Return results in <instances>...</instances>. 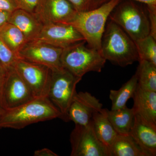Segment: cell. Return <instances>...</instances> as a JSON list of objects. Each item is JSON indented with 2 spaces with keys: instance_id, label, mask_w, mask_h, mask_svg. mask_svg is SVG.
<instances>
[{
  "instance_id": "9c48e42d",
  "label": "cell",
  "mask_w": 156,
  "mask_h": 156,
  "mask_svg": "<svg viewBox=\"0 0 156 156\" xmlns=\"http://www.w3.org/2000/svg\"><path fill=\"white\" fill-rule=\"evenodd\" d=\"M63 49L40 40L27 42L20 51V58L42 65L51 70L60 69L61 56Z\"/></svg>"
},
{
  "instance_id": "83f0119b",
  "label": "cell",
  "mask_w": 156,
  "mask_h": 156,
  "mask_svg": "<svg viewBox=\"0 0 156 156\" xmlns=\"http://www.w3.org/2000/svg\"><path fill=\"white\" fill-rule=\"evenodd\" d=\"M17 9L14 0H0V10L11 13Z\"/></svg>"
},
{
  "instance_id": "5b68a950",
  "label": "cell",
  "mask_w": 156,
  "mask_h": 156,
  "mask_svg": "<svg viewBox=\"0 0 156 156\" xmlns=\"http://www.w3.org/2000/svg\"><path fill=\"white\" fill-rule=\"evenodd\" d=\"M120 2L110 14V20L119 26L134 41L150 35L147 11L131 0Z\"/></svg>"
},
{
  "instance_id": "1f68e13d",
  "label": "cell",
  "mask_w": 156,
  "mask_h": 156,
  "mask_svg": "<svg viewBox=\"0 0 156 156\" xmlns=\"http://www.w3.org/2000/svg\"><path fill=\"white\" fill-rule=\"evenodd\" d=\"M145 4L147 8H156V0H131Z\"/></svg>"
},
{
  "instance_id": "44dd1931",
  "label": "cell",
  "mask_w": 156,
  "mask_h": 156,
  "mask_svg": "<svg viewBox=\"0 0 156 156\" xmlns=\"http://www.w3.org/2000/svg\"><path fill=\"white\" fill-rule=\"evenodd\" d=\"M0 38L18 57L20 51L27 42L22 32L9 22L0 28Z\"/></svg>"
},
{
  "instance_id": "9a60e30c",
  "label": "cell",
  "mask_w": 156,
  "mask_h": 156,
  "mask_svg": "<svg viewBox=\"0 0 156 156\" xmlns=\"http://www.w3.org/2000/svg\"><path fill=\"white\" fill-rule=\"evenodd\" d=\"M8 22L22 32L27 42L37 40L44 26L35 14L20 9L11 13Z\"/></svg>"
},
{
  "instance_id": "7402d4cb",
  "label": "cell",
  "mask_w": 156,
  "mask_h": 156,
  "mask_svg": "<svg viewBox=\"0 0 156 156\" xmlns=\"http://www.w3.org/2000/svg\"><path fill=\"white\" fill-rule=\"evenodd\" d=\"M136 70L138 86L148 91L156 92V65L152 62L140 60Z\"/></svg>"
},
{
  "instance_id": "6da1fadb",
  "label": "cell",
  "mask_w": 156,
  "mask_h": 156,
  "mask_svg": "<svg viewBox=\"0 0 156 156\" xmlns=\"http://www.w3.org/2000/svg\"><path fill=\"white\" fill-rule=\"evenodd\" d=\"M59 118L62 115L48 97L35 98L16 108L4 110L0 128L20 129L31 124Z\"/></svg>"
},
{
  "instance_id": "603a6c76",
  "label": "cell",
  "mask_w": 156,
  "mask_h": 156,
  "mask_svg": "<svg viewBox=\"0 0 156 156\" xmlns=\"http://www.w3.org/2000/svg\"><path fill=\"white\" fill-rule=\"evenodd\" d=\"M134 42L139 61L145 60L156 65V39L149 35Z\"/></svg>"
},
{
  "instance_id": "5bb4252c",
  "label": "cell",
  "mask_w": 156,
  "mask_h": 156,
  "mask_svg": "<svg viewBox=\"0 0 156 156\" xmlns=\"http://www.w3.org/2000/svg\"><path fill=\"white\" fill-rule=\"evenodd\" d=\"M129 134L147 156L156 155V124L135 115Z\"/></svg>"
},
{
  "instance_id": "cb8c5ba5",
  "label": "cell",
  "mask_w": 156,
  "mask_h": 156,
  "mask_svg": "<svg viewBox=\"0 0 156 156\" xmlns=\"http://www.w3.org/2000/svg\"><path fill=\"white\" fill-rule=\"evenodd\" d=\"M19 58L0 38V64L7 69L14 66Z\"/></svg>"
},
{
  "instance_id": "8fae6325",
  "label": "cell",
  "mask_w": 156,
  "mask_h": 156,
  "mask_svg": "<svg viewBox=\"0 0 156 156\" xmlns=\"http://www.w3.org/2000/svg\"><path fill=\"white\" fill-rule=\"evenodd\" d=\"M77 11L68 0H39L35 10L36 16L43 24H69Z\"/></svg>"
},
{
  "instance_id": "e0dca14e",
  "label": "cell",
  "mask_w": 156,
  "mask_h": 156,
  "mask_svg": "<svg viewBox=\"0 0 156 156\" xmlns=\"http://www.w3.org/2000/svg\"><path fill=\"white\" fill-rule=\"evenodd\" d=\"M91 123L97 138L108 148L118 134L108 118L106 109L102 108L93 115Z\"/></svg>"
},
{
  "instance_id": "4dcf8cb0",
  "label": "cell",
  "mask_w": 156,
  "mask_h": 156,
  "mask_svg": "<svg viewBox=\"0 0 156 156\" xmlns=\"http://www.w3.org/2000/svg\"><path fill=\"white\" fill-rule=\"evenodd\" d=\"M11 13L0 10V28L9 22Z\"/></svg>"
},
{
  "instance_id": "2e32d148",
  "label": "cell",
  "mask_w": 156,
  "mask_h": 156,
  "mask_svg": "<svg viewBox=\"0 0 156 156\" xmlns=\"http://www.w3.org/2000/svg\"><path fill=\"white\" fill-rule=\"evenodd\" d=\"M132 98L134 114L156 124V92L148 91L137 86Z\"/></svg>"
},
{
  "instance_id": "277c9868",
  "label": "cell",
  "mask_w": 156,
  "mask_h": 156,
  "mask_svg": "<svg viewBox=\"0 0 156 156\" xmlns=\"http://www.w3.org/2000/svg\"><path fill=\"white\" fill-rule=\"evenodd\" d=\"M86 44L81 42L63 49L61 56L62 67L82 78L90 72H101L106 61L99 51Z\"/></svg>"
},
{
  "instance_id": "d6986e66",
  "label": "cell",
  "mask_w": 156,
  "mask_h": 156,
  "mask_svg": "<svg viewBox=\"0 0 156 156\" xmlns=\"http://www.w3.org/2000/svg\"><path fill=\"white\" fill-rule=\"evenodd\" d=\"M106 113L108 120L118 134H129L135 115L133 108L126 106L111 110L106 109Z\"/></svg>"
},
{
  "instance_id": "7a4b0ae2",
  "label": "cell",
  "mask_w": 156,
  "mask_h": 156,
  "mask_svg": "<svg viewBox=\"0 0 156 156\" xmlns=\"http://www.w3.org/2000/svg\"><path fill=\"white\" fill-rule=\"evenodd\" d=\"M101 53L105 60L121 67L139 61L135 42L110 20L106 24L101 39Z\"/></svg>"
},
{
  "instance_id": "30bf717a",
  "label": "cell",
  "mask_w": 156,
  "mask_h": 156,
  "mask_svg": "<svg viewBox=\"0 0 156 156\" xmlns=\"http://www.w3.org/2000/svg\"><path fill=\"white\" fill-rule=\"evenodd\" d=\"M34 98L28 86L14 66L6 69L2 94V108L4 110L16 108Z\"/></svg>"
},
{
  "instance_id": "ba28073f",
  "label": "cell",
  "mask_w": 156,
  "mask_h": 156,
  "mask_svg": "<svg viewBox=\"0 0 156 156\" xmlns=\"http://www.w3.org/2000/svg\"><path fill=\"white\" fill-rule=\"evenodd\" d=\"M71 156H110L108 149L97 138L92 123L75 125L70 136Z\"/></svg>"
},
{
  "instance_id": "ac0fdd59",
  "label": "cell",
  "mask_w": 156,
  "mask_h": 156,
  "mask_svg": "<svg viewBox=\"0 0 156 156\" xmlns=\"http://www.w3.org/2000/svg\"><path fill=\"white\" fill-rule=\"evenodd\" d=\"M108 148L110 156H147L130 134H118Z\"/></svg>"
},
{
  "instance_id": "f1b7e54d",
  "label": "cell",
  "mask_w": 156,
  "mask_h": 156,
  "mask_svg": "<svg viewBox=\"0 0 156 156\" xmlns=\"http://www.w3.org/2000/svg\"><path fill=\"white\" fill-rule=\"evenodd\" d=\"M6 69L0 64V108H2V94L4 83L5 80Z\"/></svg>"
},
{
  "instance_id": "3957f363",
  "label": "cell",
  "mask_w": 156,
  "mask_h": 156,
  "mask_svg": "<svg viewBox=\"0 0 156 156\" xmlns=\"http://www.w3.org/2000/svg\"><path fill=\"white\" fill-rule=\"evenodd\" d=\"M122 0H109L89 11L77 12L69 24L82 35L87 45L101 53V39L109 16Z\"/></svg>"
},
{
  "instance_id": "836d02e7",
  "label": "cell",
  "mask_w": 156,
  "mask_h": 156,
  "mask_svg": "<svg viewBox=\"0 0 156 156\" xmlns=\"http://www.w3.org/2000/svg\"><path fill=\"white\" fill-rule=\"evenodd\" d=\"M4 110L3 109L0 108V120H1V118H2V115Z\"/></svg>"
},
{
  "instance_id": "ffe728a7",
  "label": "cell",
  "mask_w": 156,
  "mask_h": 156,
  "mask_svg": "<svg viewBox=\"0 0 156 156\" xmlns=\"http://www.w3.org/2000/svg\"><path fill=\"white\" fill-rule=\"evenodd\" d=\"M138 86L136 73L119 90H111L109 98L112 101L111 110L117 109L126 106L129 99L132 98Z\"/></svg>"
},
{
  "instance_id": "484cf974",
  "label": "cell",
  "mask_w": 156,
  "mask_h": 156,
  "mask_svg": "<svg viewBox=\"0 0 156 156\" xmlns=\"http://www.w3.org/2000/svg\"><path fill=\"white\" fill-rule=\"evenodd\" d=\"M17 9L34 13L39 0H14Z\"/></svg>"
},
{
  "instance_id": "52a82bcc",
  "label": "cell",
  "mask_w": 156,
  "mask_h": 156,
  "mask_svg": "<svg viewBox=\"0 0 156 156\" xmlns=\"http://www.w3.org/2000/svg\"><path fill=\"white\" fill-rule=\"evenodd\" d=\"M14 66L35 98L48 97L52 74L49 67L21 58Z\"/></svg>"
},
{
  "instance_id": "d4e9b609",
  "label": "cell",
  "mask_w": 156,
  "mask_h": 156,
  "mask_svg": "<svg viewBox=\"0 0 156 156\" xmlns=\"http://www.w3.org/2000/svg\"><path fill=\"white\" fill-rule=\"evenodd\" d=\"M77 12L89 11L95 8V0H68Z\"/></svg>"
},
{
  "instance_id": "d6a6232c",
  "label": "cell",
  "mask_w": 156,
  "mask_h": 156,
  "mask_svg": "<svg viewBox=\"0 0 156 156\" xmlns=\"http://www.w3.org/2000/svg\"><path fill=\"white\" fill-rule=\"evenodd\" d=\"M109 1V0H95V8L94 9L98 8Z\"/></svg>"
},
{
  "instance_id": "7c38bea8",
  "label": "cell",
  "mask_w": 156,
  "mask_h": 156,
  "mask_svg": "<svg viewBox=\"0 0 156 156\" xmlns=\"http://www.w3.org/2000/svg\"><path fill=\"white\" fill-rule=\"evenodd\" d=\"M37 40L62 49L85 41L83 37L72 25L61 23L44 24Z\"/></svg>"
},
{
  "instance_id": "8992f818",
  "label": "cell",
  "mask_w": 156,
  "mask_h": 156,
  "mask_svg": "<svg viewBox=\"0 0 156 156\" xmlns=\"http://www.w3.org/2000/svg\"><path fill=\"white\" fill-rule=\"evenodd\" d=\"M82 79L63 68L52 70L48 97L61 112L65 122H68V111L77 93V84Z\"/></svg>"
},
{
  "instance_id": "4fadbf2b",
  "label": "cell",
  "mask_w": 156,
  "mask_h": 156,
  "mask_svg": "<svg viewBox=\"0 0 156 156\" xmlns=\"http://www.w3.org/2000/svg\"><path fill=\"white\" fill-rule=\"evenodd\" d=\"M102 106L100 100L89 92H77L68 111V121H73L75 125L87 126Z\"/></svg>"
},
{
  "instance_id": "4316f807",
  "label": "cell",
  "mask_w": 156,
  "mask_h": 156,
  "mask_svg": "<svg viewBox=\"0 0 156 156\" xmlns=\"http://www.w3.org/2000/svg\"><path fill=\"white\" fill-rule=\"evenodd\" d=\"M149 19L150 35L156 39V8H147Z\"/></svg>"
},
{
  "instance_id": "f546056e",
  "label": "cell",
  "mask_w": 156,
  "mask_h": 156,
  "mask_svg": "<svg viewBox=\"0 0 156 156\" xmlns=\"http://www.w3.org/2000/svg\"><path fill=\"white\" fill-rule=\"evenodd\" d=\"M35 156H57V154L49 149L44 148L42 149L35 151L34 153Z\"/></svg>"
}]
</instances>
